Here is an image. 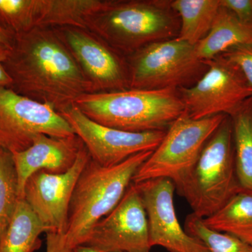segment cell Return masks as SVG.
<instances>
[{"instance_id": "cell-1", "label": "cell", "mask_w": 252, "mask_h": 252, "mask_svg": "<svg viewBox=\"0 0 252 252\" xmlns=\"http://www.w3.org/2000/svg\"><path fill=\"white\" fill-rule=\"evenodd\" d=\"M4 67L12 90L59 114L94 93L56 28H35L14 36Z\"/></svg>"}, {"instance_id": "cell-2", "label": "cell", "mask_w": 252, "mask_h": 252, "mask_svg": "<svg viewBox=\"0 0 252 252\" xmlns=\"http://www.w3.org/2000/svg\"><path fill=\"white\" fill-rule=\"evenodd\" d=\"M86 29L125 57L144 46L175 39L180 20L167 0H107Z\"/></svg>"}, {"instance_id": "cell-3", "label": "cell", "mask_w": 252, "mask_h": 252, "mask_svg": "<svg viewBox=\"0 0 252 252\" xmlns=\"http://www.w3.org/2000/svg\"><path fill=\"white\" fill-rule=\"evenodd\" d=\"M74 105L97 124L132 132L166 131L185 112L177 89L93 93Z\"/></svg>"}, {"instance_id": "cell-4", "label": "cell", "mask_w": 252, "mask_h": 252, "mask_svg": "<svg viewBox=\"0 0 252 252\" xmlns=\"http://www.w3.org/2000/svg\"><path fill=\"white\" fill-rule=\"evenodd\" d=\"M153 152L136 154L111 167L101 166L91 158L78 179L69 206L64 237L71 248L84 245L94 225L122 200Z\"/></svg>"}, {"instance_id": "cell-5", "label": "cell", "mask_w": 252, "mask_h": 252, "mask_svg": "<svg viewBox=\"0 0 252 252\" xmlns=\"http://www.w3.org/2000/svg\"><path fill=\"white\" fill-rule=\"evenodd\" d=\"M175 186L192 213L203 219L211 216L240 193L229 116L207 141L193 166Z\"/></svg>"}, {"instance_id": "cell-6", "label": "cell", "mask_w": 252, "mask_h": 252, "mask_svg": "<svg viewBox=\"0 0 252 252\" xmlns=\"http://www.w3.org/2000/svg\"><path fill=\"white\" fill-rule=\"evenodd\" d=\"M126 59L130 89L190 87L207 69L197 56L195 46L177 38L149 44Z\"/></svg>"}, {"instance_id": "cell-7", "label": "cell", "mask_w": 252, "mask_h": 252, "mask_svg": "<svg viewBox=\"0 0 252 252\" xmlns=\"http://www.w3.org/2000/svg\"><path fill=\"white\" fill-rule=\"evenodd\" d=\"M226 115L193 119L184 113L166 130L160 144L136 172L132 183L166 178L174 185L193 166L207 141Z\"/></svg>"}, {"instance_id": "cell-8", "label": "cell", "mask_w": 252, "mask_h": 252, "mask_svg": "<svg viewBox=\"0 0 252 252\" xmlns=\"http://www.w3.org/2000/svg\"><path fill=\"white\" fill-rule=\"evenodd\" d=\"M41 135L65 137L75 133L52 107L11 88H0V147L11 154L22 152Z\"/></svg>"}, {"instance_id": "cell-9", "label": "cell", "mask_w": 252, "mask_h": 252, "mask_svg": "<svg viewBox=\"0 0 252 252\" xmlns=\"http://www.w3.org/2000/svg\"><path fill=\"white\" fill-rule=\"evenodd\" d=\"M203 62L207 69L202 77L194 85L177 90L185 113L193 119L230 117L252 97V89L240 68L222 55Z\"/></svg>"}, {"instance_id": "cell-10", "label": "cell", "mask_w": 252, "mask_h": 252, "mask_svg": "<svg viewBox=\"0 0 252 252\" xmlns=\"http://www.w3.org/2000/svg\"><path fill=\"white\" fill-rule=\"evenodd\" d=\"M60 114L82 141L91 158L103 167L118 165L142 152H153L166 132H132L107 127L91 120L75 105Z\"/></svg>"}, {"instance_id": "cell-11", "label": "cell", "mask_w": 252, "mask_h": 252, "mask_svg": "<svg viewBox=\"0 0 252 252\" xmlns=\"http://www.w3.org/2000/svg\"><path fill=\"white\" fill-rule=\"evenodd\" d=\"M74 56L94 93L130 89L127 59L92 32L83 28H56Z\"/></svg>"}, {"instance_id": "cell-12", "label": "cell", "mask_w": 252, "mask_h": 252, "mask_svg": "<svg viewBox=\"0 0 252 252\" xmlns=\"http://www.w3.org/2000/svg\"><path fill=\"white\" fill-rule=\"evenodd\" d=\"M90 160L84 146L67 172L54 174L38 171L28 179L23 199L44 225L46 233L65 234L73 192L81 172Z\"/></svg>"}, {"instance_id": "cell-13", "label": "cell", "mask_w": 252, "mask_h": 252, "mask_svg": "<svg viewBox=\"0 0 252 252\" xmlns=\"http://www.w3.org/2000/svg\"><path fill=\"white\" fill-rule=\"evenodd\" d=\"M83 245L99 252H150L147 214L134 184L115 208L94 225Z\"/></svg>"}, {"instance_id": "cell-14", "label": "cell", "mask_w": 252, "mask_h": 252, "mask_svg": "<svg viewBox=\"0 0 252 252\" xmlns=\"http://www.w3.org/2000/svg\"><path fill=\"white\" fill-rule=\"evenodd\" d=\"M134 185L147 214L151 248L160 246L170 252H210L181 226L174 203L175 186L171 180L154 179Z\"/></svg>"}, {"instance_id": "cell-15", "label": "cell", "mask_w": 252, "mask_h": 252, "mask_svg": "<svg viewBox=\"0 0 252 252\" xmlns=\"http://www.w3.org/2000/svg\"><path fill=\"white\" fill-rule=\"evenodd\" d=\"M84 146L76 135L65 137L41 135L29 148L12 154L21 198L23 199L25 186L32 175L38 171L54 174L67 172Z\"/></svg>"}, {"instance_id": "cell-16", "label": "cell", "mask_w": 252, "mask_h": 252, "mask_svg": "<svg viewBox=\"0 0 252 252\" xmlns=\"http://www.w3.org/2000/svg\"><path fill=\"white\" fill-rule=\"evenodd\" d=\"M252 43V28L243 24L229 9L220 4L207 35L195 46L199 59L209 61L240 44Z\"/></svg>"}, {"instance_id": "cell-17", "label": "cell", "mask_w": 252, "mask_h": 252, "mask_svg": "<svg viewBox=\"0 0 252 252\" xmlns=\"http://www.w3.org/2000/svg\"><path fill=\"white\" fill-rule=\"evenodd\" d=\"M107 0H40L37 28L86 29L89 18Z\"/></svg>"}, {"instance_id": "cell-18", "label": "cell", "mask_w": 252, "mask_h": 252, "mask_svg": "<svg viewBox=\"0 0 252 252\" xmlns=\"http://www.w3.org/2000/svg\"><path fill=\"white\" fill-rule=\"evenodd\" d=\"M46 230L24 199L18 202L12 220L0 237V252H34Z\"/></svg>"}, {"instance_id": "cell-19", "label": "cell", "mask_w": 252, "mask_h": 252, "mask_svg": "<svg viewBox=\"0 0 252 252\" xmlns=\"http://www.w3.org/2000/svg\"><path fill=\"white\" fill-rule=\"evenodd\" d=\"M235 170L240 192L252 195V97L231 116Z\"/></svg>"}, {"instance_id": "cell-20", "label": "cell", "mask_w": 252, "mask_h": 252, "mask_svg": "<svg viewBox=\"0 0 252 252\" xmlns=\"http://www.w3.org/2000/svg\"><path fill=\"white\" fill-rule=\"evenodd\" d=\"M171 6L180 20L177 39L195 46L211 29L220 0H175Z\"/></svg>"}, {"instance_id": "cell-21", "label": "cell", "mask_w": 252, "mask_h": 252, "mask_svg": "<svg viewBox=\"0 0 252 252\" xmlns=\"http://www.w3.org/2000/svg\"><path fill=\"white\" fill-rule=\"evenodd\" d=\"M203 220L208 228L233 235L252 246V195L250 194L237 193Z\"/></svg>"}, {"instance_id": "cell-22", "label": "cell", "mask_w": 252, "mask_h": 252, "mask_svg": "<svg viewBox=\"0 0 252 252\" xmlns=\"http://www.w3.org/2000/svg\"><path fill=\"white\" fill-rule=\"evenodd\" d=\"M21 200L13 154L0 147V237L12 220Z\"/></svg>"}, {"instance_id": "cell-23", "label": "cell", "mask_w": 252, "mask_h": 252, "mask_svg": "<svg viewBox=\"0 0 252 252\" xmlns=\"http://www.w3.org/2000/svg\"><path fill=\"white\" fill-rule=\"evenodd\" d=\"M39 0H0V28L14 36L37 28Z\"/></svg>"}, {"instance_id": "cell-24", "label": "cell", "mask_w": 252, "mask_h": 252, "mask_svg": "<svg viewBox=\"0 0 252 252\" xmlns=\"http://www.w3.org/2000/svg\"><path fill=\"white\" fill-rule=\"evenodd\" d=\"M185 230L198 239L210 252H252V246L228 233L208 228L203 218L191 213L185 220Z\"/></svg>"}, {"instance_id": "cell-25", "label": "cell", "mask_w": 252, "mask_h": 252, "mask_svg": "<svg viewBox=\"0 0 252 252\" xmlns=\"http://www.w3.org/2000/svg\"><path fill=\"white\" fill-rule=\"evenodd\" d=\"M221 55L240 68L252 90V43L233 46Z\"/></svg>"}, {"instance_id": "cell-26", "label": "cell", "mask_w": 252, "mask_h": 252, "mask_svg": "<svg viewBox=\"0 0 252 252\" xmlns=\"http://www.w3.org/2000/svg\"><path fill=\"white\" fill-rule=\"evenodd\" d=\"M243 24L252 28V0H220Z\"/></svg>"}, {"instance_id": "cell-27", "label": "cell", "mask_w": 252, "mask_h": 252, "mask_svg": "<svg viewBox=\"0 0 252 252\" xmlns=\"http://www.w3.org/2000/svg\"><path fill=\"white\" fill-rule=\"evenodd\" d=\"M10 46L0 41V88H11L12 80L6 72L4 63L9 54Z\"/></svg>"}, {"instance_id": "cell-28", "label": "cell", "mask_w": 252, "mask_h": 252, "mask_svg": "<svg viewBox=\"0 0 252 252\" xmlns=\"http://www.w3.org/2000/svg\"><path fill=\"white\" fill-rule=\"evenodd\" d=\"M14 36L0 28V41L8 46H11Z\"/></svg>"}, {"instance_id": "cell-29", "label": "cell", "mask_w": 252, "mask_h": 252, "mask_svg": "<svg viewBox=\"0 0 252 252\" xmlns=\"http://www.w3.org/2000/svg\"><path fill=\"white\" fill-rule=\"evenodd\" d=\"M72 252H99L97 250H94L89 248V247L86 246V245H80L77 248L73 249Z\"/></svg>"}, {"instance_id": "cell-30", "label": "cell", "mask_w": 252, "mask_h": 252, "mask_svg": "<svg viewBox=\"0 0 252 252\" xmlns=\"http://www.w3.org/2000/svg\"></svg>"}]
</instances>
